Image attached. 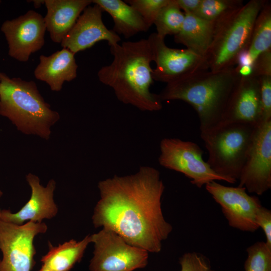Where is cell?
I'll list each match as a JSON object with an SVG mask.
<instances>
[{
    "label": "cell",
    "instance_id": "6da1fadb",
    "mask_svg": "<svg viewBox=\"0 0 271 271\" xmlns=\"http://www.w3.org/2000/svg\"><path fill=\"white\" fill-rule=\"evenodd\" d=\"M98 188L100 199L92 217L94 227L111 229L149 252H160L173 227L162 210L165 186L159 171L142 166L134 174L100 181Z\"/></svg>",
    "mask_w": 271,
    "mask_h": 271
},
{
    "label": "cell",
    "instance_id": "7a4b0ae2",
    "mask_svg": "<svg viewBox=\"0 0 271 271\" xmlns=\"http://www.w3.org/2000/svg\"><path fill=\"white\" fill-rule=\"evenodd\" d=\"M110 51L113 60L98 71L99 81L111 87L123 103L142 111L161 109L162 101L150 89L154 81L153 55L148 39L117 43L110 46Z\"/></svg>",
    "mask_w": 271,
    "mask_h": 271
},
{
    "label": "cell",
    "instance_id": "3957f363",
    "mask_svg": "<svg viewBox=\"0 0 271 271\" xmlns=\"http://www.w3.org/2000/svg\"><path fill=\"white\" fill-rule=\"evenodd\" d=\"M241 77L236 67L217 72L204 70L167 83L158 94L162 101L180 100L191 105L197 113L202 132L222 122Z\"/></svg>",
    "mask_w": 271,
    "mask_h": 271
},
{
    "label": "cell",
    "instance_id": "277c9868",
    "mask_svg": "<svg viewBox=\"0 0 271 271\" xmlns=\"http://www.w3.org/2000/svg\"><path fill=\"white\" fill-rule=\"evenodd\" d=\"M0 115L27 135L48 140L51 127L60 119L40 94L33 81L9 77L0 72Z\"/></svg>",
    "mask_w": 271,
    "mask_h": 271
},
{
    "label": "cell",
    "instance_id": "5b68a950",
    "mask_svg": "<svg viewBox=\"0 0 271 271\" xmlns=\"http://www.w3.org/2000/svg\"><path fill=\"white\" fill-rule=\"evenodd\" d=\"M257 125L222 122L200 132L208 154L206 162L229 183L234 184L239 178Z\"/></svg>",
    "mask_w": 271,
    "mask_h": 271
},
{
    "label": "cell",
    "instance_id": "8992f818",
    "mask_svg": "<svg viewBox=\"0 0 271 271\" xmlns=\"http://www.w3.org/2000/svg\"><path fill=\"white\" fill-rule=\"evenodd\" d=\"M266 0H250L224 20L215 23L213 38L205 57L209 70L234 67L247 51L255 21Z\"/></svg>",
    "mask_w": 271,
    "mask_h": 271
},
{
    "label": "cell",
    "instance_id": "52a82bcc",
    "mask_svg": "<svg viewBox=\"0 0 271 271\" xmlns=\"http://www.w3.org/2000/svg\"><path fill=\"white\" fill-rule=\"evenodd\" d=\"M90 238L94 250L90 271H133L148 264V251L129 244L111 229L102 228Z\"/></svg>",
    "mask_w": 271,
    "mask_h": 271
},
{
    "label": "cell",
    "instance_id": "ba28073f",
    "mask_svg": "<svg viewBox=\"0 0 271 271\" xmlns=\"http://www.w3.org/2000/svg\"><path fill=\"white\" fill-rule=\"evenodd\" d=\"M159 164L183 174L199 188L213 181L228 180L216 173L203 159V150L195 143L177 138H164L160 142Z\"/></svg>",
    "mask_w": 271,
    "mask_h": 271
},
{
    "label": "cell",
    "instance_id": "9c48e42d",
    "mask_svg": "<svg viewBox=\"0 0 271 271\" xmlns=\"http://www.w3.org/2000/svg\"><path fill=\"white\" fill-rule=\"evenodd\" d=\"M47 230L44 222L18 225L0 220V271H31L35 265L34 238Z\"/></svg>",
    "mask_w": 271,
    "mask_h": 271
},
{
    "label": "cell",
    "instance_id": "30bf717a",
    "mask_svg": "<svg viewBox=\"0 0 271 271\" xmlns=\"http://www.w3.org/2000/svg\"><path fill=\"white\" fill-rule=\"evenodd\" d=\"M148 40L156 65L152 72L154 80L167 84L209 70L205 57L187 49L169 47L165 44V38L156 33L151 34Z\"/></svg>",
    "mask_w": 271,
    "mask_h": 271
},
{
    "label": "cell",
    "instance_id": "8fae6325",
    "mask_svg": "<svg viewBox=\"0 0 271 271\" xmlns=\"http://www.w3.org/2000/svg\"><path fill=\"white\" fill-rule=\"evenodd\" d=\"M238 180V186L257 195L271 188V120L257 126Z\"/></svg>",
    "mask_w": 271,
    "mask_h": 271
},
{
    "label": "cell",
    "instance_id": "7c38bea8",
    "mask_svg": "<svg viewBox=\"0 0 271 271\" xmlns=\"http://www.w3.org/2000/svg\"><path fill=\"white\" fill-rule=\"evenodd\" d=\"M205 186L207 192L220 206L230 227L250 232L259 228L255 222V214L262 205L258 197L249 195L244 187L224 186L215 181Z\"/></svg>",
    "mask_w": 271,
    "mask_h": 271
},
{
    "label": "cell",
    "instance_id": "4fadbf2b",
    "mask_svg": "<svg viewBox=\"0 0 271 271\" xmlns=\"http://www.w3.org/2000/svg\"><path fill=\"white\" fill-rule=\"evenodd\" d=\"M1 30L8 44L9 55L20 62H27L32 54L44 45V18L34 10L5 21Z\"/></svg>",
    "mask_w": 271,
    "mask_h": 271
},
{
    "label": "cell",
    "instance_id": "5bb4252c",
    "mask_svg": "<svg viewBox=\"0 0 271 271\" xmlns=\"http://www.w3.org/2000/svg\"><path fill=\"white\" fill-rule=\"evenodd\" d=\"M102 12L96 4L86 7L60 43L63 48L75 54L100 41H107L109 46L118 43L121 40L119 36L104 24Z\"/></svg>",
    "mask_w": 271,
    "mask_h": 271
},
{
    "label": "cell",
    "instance_id": "9a60e30c",
    "mask_svg": "<svg viewBox=\"0 0 271 271\" xmlns=\"http://www.w3.org/2000/svg\"><path fill=\"white\" fill-rule=\"evenodd\" d=\"M26 178L31 189L30 199L16 213L2 210L0 220L22 225L25 221L42 222L43 220L51 219L57 215L58 208L54 200L55 181L49 180L44 187L41 185L39 178L35 175L29 173Z\"/></svg>",
    "mask_w": 271,
    "mask_h": 271
},
{
    "label": "cell",
    "instance_id": "2e32d148",
    "mask_svg": "<svg viewBox=\"0 0 271 271\" xmlns=\"http://www.w3.org/2000/svg\"><path fill=\"white\" fill-rule=\"evenodd\" d=\"M263 121L258 78L252 75L241 76L229 99L222 122L257 125Z\"/></svg>",
    "mask_w": 271,
    "mask_h": 271
},
{
    "label": "cell",
    "instance_id": "e0dca14e",
    "mask_svg": "<svg viewBox=\"0 0 271 271\" xmlns=\"http://www.w3.org/2000/svg\"><path fill=\"white\" fill-rule=\"evenodd\" d=\"M92 0H45L46 30L51 40L61 43Z\"/></svg>",
    "mask_w": 271,
    "mask_h": 271
},
{
    "label": "cell",
    "instance_id": "ac0fdd59",
    "mask_svg": "<svg viewBox=\"0 0 271 271\" xmlns=\"http://www.w3.org/2000/svg\"><path fill=\"white\" fill-rule=\"evenodd\" d=\"M74 55L66 48L49 56L41 55L34 70L35 78L46 83L52 91H60L65 81L70 82L77 77L78 65Z\"/></svg>",
    "mask_w": 271,
    "mask_h": 271
},
{
    "label": "cell",
    "instance_id": "d6986e66",
    "mask_svg": "<svg viewBox=\"0 0 271 271\" xmlns=\"http://www.w3.org/2000/svg\"><path fill=\"white\" fill-rule=\"evenodd\" d=\"M185 15L182 26L174 35V40L185 45L187 49L205 58L213 38L215 23L192 14Z\"/></svg>",
    "mask_w": 271,
    "mask_h": 271
},
{
    "label": "cell",
    "instance_id": "ffe728a7",
    "mask_svg": "<svg viewBox=\"0 0 271 271\" xmlns=\"http://www.w3.org/2000/svg\"><path fill=\"white\" fill-rule=\"evenodd\" d=\"M112 18L113 31L128 39L140 32H147L149 28L140 15L132 7L121 0H92Z\"/></svg>",
    "mask_w": 271,
    "mask_h": 271
},
{
    "label": "cell",
    "instance_id": "44dd1931",
    "mask_svg": "<svg viewBox=\"0 0 271 271\" xmlns=\"http://www.w3.org/2000/svg\"><path fill=\"white\" fill-rule=\"evenodd\" d=\"M90 243L89 235L80 241L71 239L57 246L49 242V251L41 259L42 266L52 271H70L81 260Z\"/></svg>",
    "mask_w": 271,
    "mask_h": 271
},
{
    "label": "cell",
    "instance_id": "7402d4cb",
    "mask_svg": "<svg viewBox=\"0 0 271 271\" xmlns=\"http://www.w3.org/2000/svg\"><path fill=\"white\" fill-rule=\"evenodd\" d=\"M271 50V3L266 1L255 21L247 50L252 64L261 53Z\"/></svg>",
    "mask_w": 271,
    "mask_h": 271
},
{
    "label": "cell",
    "instance_id": "603a6c76",
    "mask_svg": "<svg viewBox=\"0 0 271 271\" xmlns=\"http://www.w3.org/2000/svg\"><path fill=\"white\" fill-rule=\"evenodd\" d=\"M243 5L242 0H201L193 14L203 20L217 23L231 15Z\"/></svg>",
    "mask_w": 271,
    "mask_h": 271
},
{
    "label": "cell",
    "instance_id": "cb8c5ba5",
    "mask_svg": "<svg viewBox=\"0 0 271 271\" xmlns=\"http://www.w3.org/2000/svg\"><path fill=\"white\" fill-rule=\"evenodd\" d=\"M185 14L174 0L164 7L158 13L154 23L157 34L164 38L167 35H175L180 30L185 19Z\"/></svg>",
    "mask_w": 271,
    "mask_h": 271
},
{
    "label": "cell",
    "instance_id": "d4e9b609",
    "mask_svg": "<svg viewBox=\"0 0 271 271\" xmlns=\"http://www.w3.org/2000/svg\"><path fill=\"white\" fill-rule=\"evenodd\" d=\"M246 252L244 271H271V247L265 242L254 243L247 248Z\"/></svg>",
    "mask_w": 271,
    "mask_h": 271
},
{
    "label": "cell",
    "instance_id": "484cf974",
    "mask_svg": "<svg viewBox=\"0 0 271 271\" xmlns=\"http://www.w3.org/2000/svg\"><path fill=\"white\" fill-rule=\"evenodd\" d=\"M124 2L137 11L150 28L154 25L160 10L170 0H126Z\"/></svg>",
    "mask_w": 271,
    "mask_h": 271
},
{
    "label": "cell",
    "instance_id": "4316f807",
    "mask_svg": "<svg viewBox=\"0 0 271 271\" xmlns=\"http://www.w3.org/2000/svg\"><path fill=\"white\" fill-rule=\"evenodd\" d=\"M180 271H215L209 260L202 254L196 252L185 253L179 258Z\"/></svg>",
    "mask_w": 271,
    "mask_h": 271
},
{
    "label": "cell",
    "instance_id": "83f0119b",
    "mask_svg": "<svg viewBox=\"0 0 271 271\" xmlns=\"http://www.w3.org/2000/svg\"><path fill=\"white\" fill-rule=\"evenodd\" d=\"M263 120H271V75L257 77Z\"/></svg>",
    "mask_w": 271,
    "mask_h": 271
},
{
    "label": "cell",
    "instance_id": "f1b7e54d",
    "mask_svg": "<svg viewBox=\"0 0 271 271\" xmlns=\"http://www.w3.org/2000/svg\"><path fill=\"white\" fill-rule=\"evenodd\" d=\"M251 75L255 77L271 75V50L259 55L254 61Z\"/></svg>",
    "mask_w": 271,
    "mask_h": 271
},
{
    "label": "cell",
    "instance_id": "f546056e",
    "mask_svg": "<svg viewBox=\"0 0 271 271\" xmlns=\"http://www.w3.org/2000/svg\"><path fill=\"white\" fill-rule=\"evenodd\" d=\"M255 222L261 227L266 237L265 243L271 247V211L261 206L255 214Z\"/></svg>",
    "mask_w": 271,
    "mask_h": 271
},
{
    "label": "cell",
    "instance_id": "4dcf8cb0",
    "mask_svg": "<svg viewBox=\"0 0 271 271\" xmlns=\"http://www.w3.org/2000/svg\"><path fill=\"white\" fill-rule=\"evenodd\" d=\"M176 5L185 14H194L199 7L201 0H174Z\"/></svg>",
    "mask_w": 271,
    "mask_h": 271
},
{
    "label": "cell",
    "instance_id": "1f68e13d",
    "mask_svg": "<svg viewBox=\"0 0 271 271\" xmlns=\"http://www.w3.org/2000/svg\"><path fill=\"white\" fill-rule=\"evenodd\" d=\"M239 74L241 76H248L251 75L252 73V67L248 65L242 66H236Z\"/></svg>",
    "mask_w": 271,
    "mask_h": 271
},
{
    "label": "cell",
    "instance_id": "d6a6232c",
    "mask_svg": "<svg viewBox=\"0 0 271 271\" xmlns=\"http://www.w3.org/2000/svg\"><path fill=\"white\" fill-rule=\"evenodd\" d=\"M31 2H33L34 6L36 8L40 7L42 4H44V1H42V0L32 1Z\"/></svg>",
    "mask_w": 271,
    "mask_h": 271
},
{
    "label": "cell",
    "instance_id": "836d02e7",
    "mask_svg": "<svg viewBox=\"0 0 271 271\" xmlns=\"http://www.w3.org/2000/svg\"><path fill=\"white\" fill-rule=\"evenodd\" d=\"M39 271H52L51 270L48 269V268L44 267L43 266H42L41 268L39 270Z\"/></svg>",
    "mask_w": 271,
    "mask_h": 271
},
{
    "label": "cell",
    "instance_id": "e575fe53",
    "mask_svg": "<svg viewBox=\"0 0 271 271\" xmlns=\"http://www.w3.org/2000/svg\"><path fill=\"white\" fill-rule=\"evenodd\" d=\"M3 194V192L0 190V198L2 196ZM2 210L0 209V218L2 214Z\"/></svg>",
    "mask_w": 271,
    "mask_h": 271
},
{
    "label": "cell",
    "instance_id": "d590c367",
    "mask_svg": "<svg viewBox=\"0 0 271 271\" xmlns=\"http://www.w3.org/2000/svg\"><path fill=\"white\" fill-rule=\"evenodd\" d=\"M1 2H2V1H0V4L1 3Z\"/></svg>",
    "mask_w": 271,
    "mask_h": 271
}]
</instances>
